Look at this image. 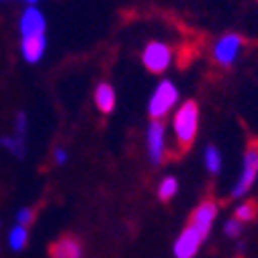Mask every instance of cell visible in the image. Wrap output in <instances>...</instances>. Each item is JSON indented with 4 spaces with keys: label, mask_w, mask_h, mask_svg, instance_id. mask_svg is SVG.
<instances>
[{
    "label": "cell",
    "mask_w": 258,
    "mask_h": 258,
    "mask_svg": "<svg viewBox=\"0 0 258 258\" xmlns=\"http://www.w3.org/2000/svg\"><path fill=\"white\" fill-rule=\"evenodd\" d=\"M66 160H68V154H66V150L57 148V150H55V162H57V164H66Z\"/></svg>",
    "instance_id": "21"
},
{
    "label": "cell",
    "mask_w": 258,
    "mask_h": 258,
    "mask_svg": "<svg viewBox=\"0 0 258 258\" xmlns=\"http://www.w3.org/2000/svg\"><path fill=\"white\" fill-rule=\"evenodd\" d=\"M176 101H178V88L170 80H162L154 88L148 103V113L152 121H162V117H166L172 111Z\"/></svg>",
    "instance_id": "2"
},
{
    "label": "cell",
    "mask_w": 258,
    "mask_h": 258,
    "mask_svg": "<svg viewBox=\"0 0 258 258\" xmlns=\"http://www.w3.org/2000/svg\"><path fill=\"white\" fill-rule=\"evenodd\" d=\"M205 166H207V170L211 174H217L221 170V154H219V150L215 146H209L205 150Z\"/></svg>",
    "instance_id": "15"
},
{
    "label": "cell",
    "mask_w": 258,
    "mask_h": 258,
    "mask_svg": "<svg viewBox=\"0 0 258 258\" xmlns=\"http://www.w3.org/2000/svg\"><path fill=\"white\" fill-rule=\"evenodd\" d=\"M31 221H33V209H29V207H21L17 211V223L19 225H31Z\"/></svg>",
    "instance_id": "19"
},
{
    "label": "cell",
    "mask_w": 258,
    "mask_h": 258,
    "mask_svg": "<svg viewBox=\"0 0 258 258\" xmlns=\"http://www.w3.org/2000/svg\"><path fill=\"white\" fill-rule=\"evenodd\" d=\"M258 176V140H252L244 152V164H242V172H240V178L232 190L234 197H242L244 192H248L254 184Z\"/></svg>",
    "instance_id": "4"
},
{
    "label": "cell",
    "mask_w": 258,
    "mask_h": 258,
    "mask_svg": "<svg viewBox=\"0 0 258 258\" xmlns=\"http://www.w3.org/2000/svg\"><path fill=\"white\" fill-rule=\"evenodd\" d=\"M242 234V221L240 219H228L225 221V236H230V238H238Z\"/></svg>",
    "instance_id": "18"
},
{
    "label": "cell",
    "mask_w": 258,
    "mask_h": 258,
    "mask_svg": "<svg viewBox=\"0 0 258 258\" xmlns=\"http://www.w3.org/2000/svg\"><path fill=\"white\" fill-rule=\"evenodd\" d=\"M45 27H47V23H45L43 13H41L35 5H27V9L23 11V15H21V19H19L21 39L45 35Z\"/></svg>",
    "instance_id": "6"
},
{
    "label": "cell",
    "mask_w": 258,
    "mask_h": 258,
    "mask_svg": "<svg viewBox=\"0 0 258 258\" xmlns=\"http://www.w3.org/2000/svg\"><path fill=\"white\" fill-rule=\"evenodd\" d=\"M203 240H205V236L188 223L186 228L180 232V236L176 238V242H174V256L176 258H192L199 252Z\"/></svg>",
    "instance_id": "7"
},
{
    "label": "cell",
    "mask_w": 258,
    "mask_h": 258,
    "mask_svg": "<svg viewBox=\"0 0 258 258\" xmlns=\"http://www.w3.org/2000/svg\"><path fill=\"white\" fill-rule=\"evenodd\" d=\"M146 142H148V156L152 164H160L164 160V150H166V132L162 121H152L148 132H146Z\"/></svg>",
    "instance_id": "8"
},
{
    "label": "cell",
    "mask_w": 258,
    "mask_h": 258,
    "mask_svg": "<svg viewBox=\"0 0 258 258\" xmlns=\"http://www.w3.org/2000/svg\"><path fill=\"white\" fill-rule=\"evenodd\" d=\"M23 3H25V5H37L39 0H23Z\"/></svg>",
    "instance_id": "22"
},
{
    "label": "cell",
    "mask_w": 258,
    "mask_h": 258,
    "mask_svg": "<svg viewBox=\"0 0 258 258\" xmlns=\"http://www.w3.org/2000/svg\"><path fill=\"white\" fill-rule=\"evenodd\" d=\"M45 47H47V37L45 35L21 39V53H23L25 61H29V63H37L43 57Z\"/></svg>",
    "instance_id": "10"
},
{
    "label": "cell",
    "mask_w": 258,
    "mask_h": 258,
    "mask_svg": "<svg viewBox=\"0 0 258 258\" xmlns=\"http://www.w3.org/2000/svg\"><path fill=\"white\" fill-rule=\"evenodd\" d=\"M0 146H5L13 156L17 158H25V140L23 138H3L0 140Z\"/></svg>",
    "instance_id": "16"
},
{
    "label": "cell",
    "mask_w": 258,
    "mask_h": 258,
    "mask_svg": "<svg viewBox=\"0 0 258 258\" xmlns=\"http://www.w3.org/2000/svg\"><path fill=\"white\" fill-rule=\"evenodd\" d=\"M217 211H219V205L215 203V201H203L195 211H192V215H190V225L192 228H197L205 238H207V234H209V230H211V225H213V221H215V217H217Z\"/></svg>",
    "instance_id": "9"
},
{
    "label": "cell",
    "mask_w": 258,
    "mask_h": 258,
    "mask_svg": "<svg viewBox=\"0 0 258 258\" xmlns=\"http://www.w3.org/2000/svg\"><path fill=\"white\" fill-rule=\"evenodd\" d=\"M199 127V107L195 101H186L178 107L176 115L172 117V129L174 138L180 144V148H188L197 136Z\"/></svg>",
    "instance_id": "1"
},
{
    "label": "cell",
    "mask_w": 258,
    "mask_h": 258,
    "mask_svg": "<svg viewBox=\"0 0 258 258\" xmlns=\"http://www.w3.org/2000/svg\"><path fill=\"white\" fill-rule=\"evenodd\" d=\"M49 254L51 258H82V246L76 238L63 236L51 246Z\"/></svg>",
    "instance_id": "11"
},
{
    "label": "cell",
    "mask_w": 258,
    "mask_h": 258,
    "mask_svg": "<svg viewBox=\"0 0 258 258\" xmlns=\"http://www.w3.org/2000/svg\"><path fill=\"white\" fill-rule=\"evenodd\" d=\"M256 217V203L254 201H244L242 205H238L236 209V219H240L242 223L252 221Z\"/></svg>",
    "instance_id": "17"
},
{
    "label": "cell",
    "mask_w": 258,
    "mask_h": 258,
    "mask_svg": "<svg viewBox=\"0 0 258 258\" xmlns=\"http://www.w3.org/2000/svg\"><path fill=\"white\" fill-rule=\"evenodd\" d=\"M15 129H17V138H23L25 140V132H27V115L25 113H17Z\"/></svg>",
    "instance_id": "20"
},
{
    "label": "cell",
    "mask_w": 258,
    "mask_h": 258,
    "mask_svg": "<svg viewBox=\"0 0 258 258\" xmlns=\"http://www.w3.org/2000/svg\"><path fill=\"white\" fill-rule=\"evenodd\" d=\"M174 59V51L166 41H150L142 51L144 68L152 74H164Z\"/></svg>",
    "instance_id": "3"
},
{
    "label": "cell",
    "mask_w": 258,
    "mask_h": 258,
    "mask_svg": "<svg viewBox=\"0 0 258 258\" xmlns=\"http://www.w3.org/2000/svg\"><path fill=\"white\" fill-rule=\"evenodd\" d=\"M27 238H29V232H27V228L25 225H15V228L11 230V234H9V246L15 250V252H21L25 246H27Z\"/></svg>",
    "instance_id": "13"
},
{
    "label": "cell",
    "mask_w": 258,
    "mask_h": 258,
    "mask_svg": "<svg viewBox=\"0 0 258 258\" xmlns=\"http://www.w3.org/2000/svg\"><path fill=\"white\" fill-rule=\"evenodd\" d=\"M242 47H244V39L238 33H225L213 43V51L211 53H213V59H215L217 66L230 68V66L236 63Z\"/></svg>",
    "instance_id": "5"
},
{
    "label": "cell",
    "mask_w": 258,
    "mask_h": 258,
    "mask_svg": "<svg viewBox=\"0 0 258 258\" xmlns=\"http://www.w3.org/2000/svg\"><path fill=\"white\" fill-rule=\"evenodd\" d=\"M176 190H178V180L174 176H166L158 186V197L162 201H170L176 195Z\"/></svg>",
    "instance_id": "14"
},
{
    "label": "cell",
    "mask_w": 258,
    "mask_h": 258,
    "mask_svg": "<svg viewBox=\"0 0 258 258\" xmlns=\"http://www.w3.org/2000/svg\"><path fill=\"white\" fill-rule=\"evenodd\" d=\"M117 96H115V88L109 82H101L94 88V105L99 107L101 113H111L115 109Z\"/></svg>",
    "instance_id": "12"
},
{
    "label": "cell",
    "mask_w": 258,
    "mask_h": 258,
    "mask_svg": "<svg viewBox=\"0 0 258 258\" xmlns=\"http://www.w3.org/2000/svg\"><path fill=\"white\" fill-rule=\"evenodd\" d=\"M0 140H3V138H0Z\"/></svg>",
    "instance_id": "23"
}]
</instances>
